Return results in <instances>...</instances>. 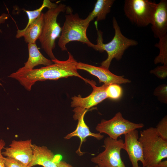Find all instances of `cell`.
Masks as SVG:
<instances>
[{"instance_id": "obj_28", "label": "cell", "mask_w": 167, "mask_h": 167, "mask_svg": "<svg viewBox=\"0 0 167 167\" xmlns=\"http://www.w3.org/2000/svg\"><path fill=\"white\" fill-rule=\"evenodd\" d=\"M57 167H74L64 161H60L58 163Z\"/></svg>"}, {"instance_id": "obj_13", "label": "cell", "mask_w": 167, "mask_h": 167, "mask_svg": "<svg viewBox=\"0 0 167 167\" xmlns=\"http://www.w3.org/2000/svg\"><path fill=\"white\" fill-rule=\"evenodd\" d=\"M139 133L135 130L124 135V150L127 152L132 167H140V161L143 167L144 161L142 146L139 140Z\"/></svg>"}, {"instance_id": "obj_10", "label": "cell", "mask_w": 167, "mask_h": 167, "mask_svg": "<svg viewBox=\"0 0 167 167\" xmlns=\"http://www.w3.org/2000/svg\"><path fill=\"white\" fill-rule=\"evenodd\" d=\"M86 83H88L92 87V92L85 97H82L80 95L72 97L71 98V107L88 110L107 98L106 90L108 85L103 84L101 86L97 87L94 81L89 79L87 80Z\"/></svg>"}, {"instance_id": "obj_16", "label": "cell", "mask_w": 167, "mask_h": 167, "mask_svg": "<svg viewBox=\"0 0 167 167\" xmlns=\"http://www.w3.org/2000/svg\"><path fill=\"white\" fill-rule=\"evenodd\" d=\"M44 22V13L42 12L39 17L27 28L22 30L18 29L16 37L19 38L24 37V41L28 44L36 43L41 34Z\"/></svg>"}, {"instance_id": "obj_6", "label": "cell", "mask_w": 167, "mask_h": 167, "mask_svg": "<svg viewBox=\"0 0 167 167\" xmlns=\"http://www.w3.org/2000/svg\"><path fill=\"white\" fill-rule=\"evenodd\" d=\"M156 4L148 0H126L124 11L132 23L140 27L151 24Z\"/></svg>"}, {"instance_id": "obj_30", "label": "cell", "mask_w": 167, "mask_h": 167, "mask_svg": "<svg viewBox=\"0 0 167 167\" xmlns=\"http://www.w3.org/2000/svg\"><path fill=\"white\" fill-rule=\"evenodd\" d=\"M95 167H99V166L98 165H96Z\"/></svg>"}, {"instance_id": "obj_25", "label": "cell", "mask_w": 167, "mask_h": 167, "mask_svg": "<svg viewBox=\"0 0 167 167\" xmlns=\"http://www.w3.org/2000/svg\"><path fill=\"white\" fill-rule=\"evenodd\" d=\"M3 160L6 167H30L19 161L10 157L4 156Z\"/></svg>"}, {"instance_id": "obj_20", "label": "cell", "mask_w": 167, "mask_h": 167, "mask_svg": "<svg viewBox=\"0 0 167 167\" xmlns=\"http://www.w3.org/2000/svg\"><path fill=\"white\" fill-rule=\"evenodd\" d=\"M159 39V42L156 44L155 46L159 49L160 53L155 58L154 63L155 64L161 63L167 65V36Z\"/></svg>"}, {"instance_id": "obj_4", "label": "cell", "mask_w": 167, "mask_h": 167, "mask_svg": "<svg viewBox=\"0 0 167 167\" xmlns=\"http://www.w3.org/2000/svg\"><path fill=\"white\" fill-rule=\"evenodd\" d=\"M139 140L142 147L143 167H156L167 158V141L159 136L156 128L150 127L141 131Z\"/></svg>"}, {"instance_id": "obj_19", "label": "cell", "mask_w": 167, "mask_h": 167, "mask_svg": "<svg viewBox=\"0 0 167 167\" xmlns=\"http://www.w3.org/2000/svg\"><path fill=\"white\" fill-rule=\"evenodd\" d=\"M57 3H53L49 0H44L41 6L38 8L32 11L27 10L24 9L23 11L26 13L28 18L27 25L24 28H26L34 20L39 17L42 12V11L45 8L48 9L54 8L58 5Z\"/></svg>"}, {"instance_id": "obj_1", "label": "cell", "mask_w": 167, "mask_h": 167, "mask_svg": "<svg viewBox=\"0 0 167 167\" xmlns=\"http://www.w3.org/2000/svg\"><path fill=\"white\" fill-rule=\"evenodd\" d=\"M68 58L65 61L56 58L51 60L54 63L50 65L30 70H18L8 77L17 80L28 91H31L32 86L37 81L56 80L70 76L77 77L86 83L87 79L82 77L77 71V62L70 52L68 51Z\"/></svg>"}, {"instance_id": "obj_26", "label": "cell", "mask_w": 167, "mask_h": 167, "mask_svg": "<svg viewBox=\"0 0 167 167\" xmlns=\"http://www.w3.org/2000/svg\"><path fill=\"white\" fill-rule=\"evenodd\" d=\"M5 145V141L0 139V167H6L4 161V156L2 154V150L4 148Z\"/></svg>"}, {"instance_id": "obj_21", "label": "cell", "mask_w": 167, "mask_h": 167, "mask_svg": "<svg viewBox=\"0 0 167 167\" xmlns=\"http://www.w3.org/2000/svg\"><path fill=\"white\" fill-rule=\"evenodd\" d=\"M107 98L113 100L119 99L122 96V87L117 84H111L107 87L106 90Z\"/></svg>"}, {"instance_id": "obj_11", "label": "cell", "mask_w": 167, "mask_h": 167, "mask_svg": "<svg viewBox=\"0 0 167 167\" xmlns=\"http://www.w3.org/2000/svg\"><path fill=\"white\" fill-rule=\"evenodd\" d=\"M31 139L26 140H13L9 147L4 148L2 152L3 156L14 159L28 165L33 157Z\"/></svg>"}, {"instance_id": "obj_31", "label": "cell", "mask_w": 167, "mask_h": 167, "mask_svg": "<svg viewBox=\"0 0 167 167\" xmlns=\"http://www.w3.org/2000/svg\"><path fill=\"white\" fill-rule=\"evenodd\" d=\"M1 85V83L0 82V85Z\"/></svg>"}, {"instance_id": "obj_18", "label": "cell", "mask_w": 167, "mask_h": 167, "mask_svg": "<svg viewBox=\"0 0 167 167\" xmlns=\"http://www.w3.org/2000/svg\"><path fill=\"white\" fill-rule=\"evenodd\" d=\"M114 2V0H97L93 10L84 19L86 23L89 24L95 18L97 22L105 19Z\"/></svg>"}, {"instance_id": "obj_27", "label": "cell", "mask_w": 167, "mask_h": 167, "mask_svg": "<svg viewBox=\"0 0 167 167\" xmlns=\"http://www.w3.org/2000/svg\"><path fill=\"white\" fill-rule=\"evenodd\" d=\"M9 17V15L6 13H3L0 15V24H3L6 20ZM2 32V30L0 29V33Z\"/></svg>"}, {"instance_id": "obj_2", "label": "cell", "mask_w": 167, "mask_h": 167, "mask_svg": "<svg viewBox=\"0 0 167 167\" xmlns=\"http://www.w3.org/2000/svg\"><path fill=\"white\" fill-rule=\"evenodd\" d=\"M113 26L114 30V35L112 40L107 43L103 42V32L97 28V22L95 24L97 31V44L95 50L102 52L105 51L107 54V58L101 63V66L108 69L112 60L116 59L119 61L122 58L125 51L130 46H136L138 42L127 38L123 35L116 19L113 17Z\"/></svg>"}, {"instance_id": "obj_5", "label": "cell", "mask_w": 167, "mask_h": 167, "mask_svg": "<svg viewBox=\"0 0 167 167\" xmlns=\"http://www.w3.org/2000/svg\"><path fill=\"white\" fill-rule=\"evenodd\" d=\"M66 7L65 4L60 3L44 13V25L39 39L42 49L51 60L56 59L53 50L55 47V41L59 38L62 31V27L57 21V18L60 13L66 11Z\"/></svg>"}, {"instance_id": "obj_23", "label": "cell", "mask_w": 167, "mask_h": 167, "mask_svg": "<svg viewBox=\"0 0 167 167\" xmlns=\"http://www.w3.org/2000/svg\"><path fill=\"white\" fill-rule=\"evenodd\" d=\"M159 136L167 141V116H165L160 121L156 127Z\"/></svg>"}, {"instance_id": "obj_24", "label": "cell", "mask_w": 167, "mask_h": 167, "mask_svg": "<svg viewBox=\"0 0 167 167\" xmlns=\"http://www.w3.org/2000/svg\"><path fill=\"white\" fill-rule=\"evenodd\" d=\"M151 74H153L159 79H164L167 76V65L159 66L150 71Z\"/></svg>"}, {"instance_id": "obj_7", "label": "cell", "mask_w": 167, "mask_h": 167, "mask_svg": "<svg viewBox=\"0 0 167 167\" xmlns=\"http://www.w3.org/2000/svg\"><path fill=\"white\" fill-rule=\"evenodd\" d=\"M104 144V150L92 157L91 161L100 167H126L121 156V150L125 148L124 141L108 137L105 139Z\"/></svg>"}, {"instance_id": "obj_15", "label": "cell", "mask_w": 167, "mask_h": 167, "mask_svg": "<svg viewBox=\"0 0 167 167\" xmlns=\"http://www.w3.org/2000/svg\"><path fill=\"white\" fill-rule=\"evenodd\" d=\"M151 29L155 37L167 36V1L161 0L156 4L153 14Z\"/></svg>"}, {"instance_id": "obj_8", "label": "cell", "mask_w": 167, "mask_h": 167, "mask_svg": "<svg viewBox=\"0 0 167 167\" xmlns=\"http://www.w3.org/2000/svg\"><path fill=\"white\" fill-rule=\"evenodd\" d=\"M144 126L142 123H135L125 119L119 112L109 120L102 119L96 126V130L99 133L105 134L109 137L116 140L121 135Z\"/></svg>"}, {"instance_id": "obj_17", "label": "cell", "mask_w": 167, "mask_h": 167, "mask_svg": "<svg viewBox=\"0 0 167 167\" xmlns=\"http://www.w3.org/2000/svg\"><path fill=\"white\" fill-rule=\"evenodd\" d=\"M28 57L27 61L24 63L23 67L18 70L24 71L32 70L39 65H43L45 66L53 63L51 60L45 57L39 51L36 43H29L28 44Z\"/></svg>"}, {"instance_id": "obj_22", "label": "cell", "mask_w": 167, "mask_h": 167, "mask_svg": "<svg viewBox=\"0 0 167 167\" xmlns=\"http://www.w3.org/2000/svg\"><path fill=\"white\" fill-rule=\"evenodd\" d=\"M153 94L157 97L159 101L162 103L167 104V85L164 84L158 86L154 90Z\"/></svg>"}, {"instance_id": "obj_14", "label": "cell", "mask_w": 167, "mask_h": 167, "mask_svg": "<svg viewBox=\"0 0 167 167\" xmlns=\"http://www.w3.org/2000/svg\"><path fill=\"white\" fill-rule=\"evenodd\" d=\"M33 157L29 165L30 167L40 165L43 167H57L61 156H55L52 151L44 146L32 144Z\"/></svg>"}, {"instance_id": "obj_12", "label": "cell", "mask_w": 167, "mask_h": 167, "mask_svg": "<svg viewBox=\"0 0 167 167\" xmlns=\"http://www.w3.org/2000/svg\"><path fill=\"white\" fill-rule=\"evenodd\" d=\"M77 68L85 71L92 75L96 76L100 83L103 82L106 85L111 84H126L131 82L128 79L123 76L116 75L111 72L108 69L101 66H96L88 64L79 62L77 63Z\"/></svg>"}, {"instance_id": "obj_29", "label": "cell", "mask_w": 167, "mask_h": 167, "mask_svg": "<svg viewBox=\"0 0 167 167\" xmlns=\"http://www.w3.org/2000/svg\"><path fill=\"white\" fill-rule=\"evenodd\" d=\"M156 167H167V160L161 161L157 164Z\"/></svg>"}, {"instance_id": "obj_9", "label": "cell", "mask_w": 167, "mask_h": 167, "mask_svg": "<svg viewBox=\"0 0 167 167\" xmlns=\"http://www.w3.org/2000/svg\"><path fill=\"white\" fill-rule=\"evenodd\" d=\"M88 110V109L78 107L74 108L73 110L74 113L73 118L75 120H78L76 128L75 130L68 134L64 137V139L66 140L75 136L79 138L80 144L76 151V153L79 156H82L84 154V152L81 151V146L83 143L86 141V139L88 137L91 136L98 140L102 139L104 137V135L100 133H94L90 131L84 120L85 115Z\"/></svg>"}, {"instance_id": "obj_3", "label": "cell", "mask_w": 167, "mask_h": 167, "mask_svg": "<svg viewBox=\"0 0 167 167\" xmlns=\"http://www.w3.org/2000/svg\"><path fill=\"white\" fill-rule=\"evenodd\" d=\"M65 19L58 42V45L62 51H67L66 45L73 41H77L86 44L95 49V45L92 43L88 38L87 29L89 24L84 19L80 18L77 13H73L72 9L67 6Z\"/></svg>"}]
</instances>
